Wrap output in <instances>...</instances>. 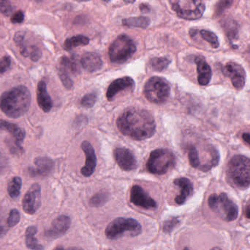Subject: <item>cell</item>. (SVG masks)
<instances>
[{
    "instance_id": "3",
    "label": "cell",
    "mask_w": 250,
    "mask_h": 250,
    "mask_svg": "<svg viewBox=\"0 0 250 250\" xmlns=\"http://www.w3.org/2000/svg\"><path fill=\"white\" fill-rule=\"evenodd\" d=\"M228 177L233 184L241 189L250 185V159L242 155H236L229 161Z\"/></svg>"
},
{
    "instance_id": "17",
    "label": "cell",
    "mask_w": 250,
    "mask_h": 250,
    "mask_svg": "<svg viewBox=\"0 0 250 250\" xmlns=\"http://www.w3.org/2000/svg\"><path fill=\"white\" fill-rule=\"evenodd\" d=\"M34 162L35 167L28 169L29 176L32 177H45L49 176L54 170V161L48 157H38Z\"/></svg>"
},
{
    "instance_id": "14",
    "label": "cell",
    "mask_w": 250,
    "mask_h": 250,
    "mask_svg": "<svg viewBox=\"0 0 250 250\" xmlns=\"http://www.w3.org/2000/svg\"><path fill=\"white\" fill-rule=\"evenodd\" d=\"M114 159L119 167L129 172L137 167V160L132 151L126 148H117L114 151Z\"/></svg>"
},
{
    "instance_id": "21",
    "label": "cell",
    "mask_w": 250,
    "mask_h": 250,
    "mask_svg": "<svg viewBox=\"0 0 250 250\" xmlns=\"http://www.w3.org/2000/svg\"><path fill=\"white\" fill-rule=\"evenodd\" d=\"M176 186H179L181 189L180 194L176 197L175 202L177 205H183L188 198L192 195L193 192V185L190 180L187 178H179L175 179L173 182Z\"/></svg>"
},
{
    "instance_id": "36",
    "label": "cell",
    "mask_w": 250,
    "mask_h": 250,
    "mask_svg": "<svg viewBox=\"0 0 250 250\" xmlns=\"http://www.w3.org/2000/svg\"><path fill=\"white\" fill-rule=\"evenodd\" d=\"M179 220L177 217H172L167 219L163 224V232L166 233H170L174 230L175 227L179 225Z\"/></svg>"
},
{
    "instance_id": "47",
    "label": "cell",
    "mask_w": 250,
    "mask_h": 250,
    "mask_svg": "<svg viewBox=\"0 0 250 250\" xmlns=\"http://www.w3.org/2000/svg\"><path fill=\"white\" fill-rule=\"evenodd\" d=\"M103 1H111V0H103ZM123 1H124L125 2L129 3V4H131V3L135 2V0H123Z\"/></svg>"
},
{
    "instance_id": "11",
    "label": "cell",
    "mask_w": 250,
    "mask_h": 250,
    "mask_svg": "<svg viewBox=\"0 0 250 250\" xmlns=\"http://www.w3.org/2000/svg\"><path fill=\"white\" fill-rule=\"evenodd\" d=\"M41 205V187L34 183L26 192L22 201L23 211L29 215L37 212Z\"/></svg>"
},
{
    "instance_id": "2",
    "label": "cell",
    "mask_w": 250,
    "mask_h": 250,
    "mask_svg": "<svg viewBox=\"0 0 250 250\" xmlns=\"http://www.w3.org/2000/svg\"><path fill=\"white\" fill-rule=\"evenodd\" d=\"M31 101L30 91L26 86L19 85L1 94L0 109L8 117L19 118L27 113Z\"/></svg>"
},
{
    "instance_id": "19",
    "label": "cell",
    "mask_w": 250,
    "mask_h": 250,
    "mask_svg": "<svg viewBox=\"0 0 250 250\" xmlns=\"http://www.w3.org/2000/svg\"><path fill=\"white\" fill-rule=\"evenodd\" d=\"M134 85H135V82L129 76H125V77L116 79L108 86L106 92L107 99L110 101H112L119 92L127 88H132Z\"/></svg>"
},
{
    "instance_id": "20",
    "label": "cell",
    "mask_w": 250,
    "mask_h": 250,
    "mask_svg": "<svg viewBox=\"0 0 250 250\" xmlns=\"http://www.w3.org/2000/svg\"><path fill=\"white\" fill-rule=\"evenodd\" d=\"M195 63L197 65L198 83L201 86H206L209 83L212 76L211 67L201 56L195 57Z\"/></svg>"
},
{
    "instance_id": "44",
    "label": "cell",
    "mask_w": 250,
    "mask_h": 250,
    "mask_svg": "<svg viewBox=\"0 0 250 250\" xmlns=\"http://www.w3.org/2000/svg\"><path fill=\"white\" fill-rule=\"evenodd\" d=\"M140 9H141V11L144 12V13H148L149 11V7L147 4H143L140 5Z\"/></svg>"
},
{
    "instance_id": "18",
    "label": "cell",
    "mask_w": 250,
    "mask_h": 250,
    "mask_svg": "<svg viewBox=\"0 0 250 250\" xmlns=\"http://www.w3.org/2000/svg\"><path fill=\"white\" fill-rule=\"evenodd\" d=\"M0 131H6L12 135L15 139V149L13 153L17 154L18 151H22V148L21 146L22 142H23L26 132L24 129L19 127L14 123H9L4 120H0Z\"/></svg>"
},
{
    "instance_id": "43",
    "label": "cell",
    "mask_w": 250,
    "mask_h": 250,
    "mask_svg": "<svg viewBox=\"0 0 250 250\" xmlns=\"http://www.w3.org/2000/svg\"><path fill=\"white\" fill-rule=\"evenodd\" d=\"M7 160L4 155L0 153V173H3L7 167Z\"/></svg>"
},
{
    "instance_id": "22",
    "label": "cell",
    "mask_w": 250,
    "mask_h": 250,
    "mask_svg": "<svg viewBox=\"0 0 250 250\" xmlns=\"http://www.w3.org/2000/svg\"><path fill=\"white\" fill-rule=\"evenodd\" d=\"M37 101L40 108L44 113H49L53 107L52 99L47 91V85L44 81L38 83L37 89Z\"/></svg>"
},
{
    "instance_id": "45",
    "label": "cell",
    "mask_w": 250,
    "mask_h": 250,
    "mask_svg": "<svg viewBox=\"0 0 250 250\" xmlns=\"http://www.w3.org/2000/svg\"><path fill=\"white\" fill-rule=\"evenodd\" d=\"M242 138L245 142H248L250 145V135L249 133H244L242 135Z\"/></svg>"
},
{
    "instance_id": "25",
    "label": "cell",
    "mask_w": 250,
    "mask_h": 250,
    "mask_svg": "<svg viewBox=\"0 0 250 250\" xmlns=\"http://www.w3.org/2000/svg\"><path fill=\"white\" fill-rule=\"evenodd\" d=\"M151 21L148 18L144 16H138V17H131L125 19L123 20L124 26L129 27H138L146 29L149 26Z\"/></svg>"
},
{
    "instance_id": "48",
    "label": "cell",
    "mask_w": 250,
    "mask_h": 250,
    "mask_svg": "<svg viewBox=\"0 0 250 250\" xmlns=\"http://www.w3.org/2000/svg\"><path fill=\"white\" fill-rule=\"evenodd\" d=\"M79 1H89V0H79Z\"/></svg>"
},
{
    "instance_id": "16",
    "label": "cell",
    "mask_w": 250,
    "mask_h": 250,
    "mask_svg": "<svg viewBox=\"0 0 250 250\" xmlns=\"http://www.w3.org/2000/svg\"><path fill=\"white\" fill-rule=\"evenodd\" d=\"M82 149L86 157V162L81 172L84 177H90L95 172L97 166V157L95 149L92 144L88 141H83L82 142Z\"/></svg>"
},
{
    "instance_id": "9",
    "label": "cell",
    "mask_w": 250,
    "mask_h": 250,
    "mask_svg": "<svg viewBox=\"0 0 250 250\" xmlns=\"http://www.w3.org/2000/svg\"><path fill=\"white\" fill-rule=\"evenodd\" d=\"M170 4L177 16L186 20L200 19L206 9L203 0H170Z\"/></svg>"
},
{
    "instance_id": "7",
    "label": "cell",
    "mask_w": 250,
    "mask_h": 250,
    "mask_svg": "<svg viewBox=\"0 0 250 250\" xmlns=\"http://www.w3.org/2000/svg\"><path fill=\"white\" fill-rule=\"evenodd\" d=\"M136 45L128 35H121L110 45L108 49L110 60L115 64H123L133 56Z\"/></svg>"
},
{
    "instance_id": "34",
    "label": "cell",
    "mask_w": 250,
    "mask_h": 250,
    "mask_svg": "<svg viewBox=\"0 0 250 250\" xmlns=\"http://www.w3.org/2000/svg\"><path fill=\"white\" fill-rule=\"evenodd\" d=\"M10 228V227L7 225V217H6L5 210L0 205V238L3 237Z\"/></svg>"
},
{
    "instance_id": "24",
    "label": "cell",
    "mask_w": 250,
    "mask_h": 250,
    "mask_svg": "<svg viewBox=\"0 0 250 250\" xmlns=\"http://www.w3.org/2000/svg\"><path fill=\"white\" fill-rule=\"evenodd\" d=\"M81 60L76 54L70 57H62L60 60V66L65 68L67 71L73 73H79L81 72Z\"/></svg>"
},
{
    "instance_id": "29",
    "label": "cell",
    "mask_w": 250,
    "mask_h": 250,
    "mask_svg": "<svg viewBox=\"0 0 250 250\" xmlns=\"http://www.w3.org/2000/svg\"><path fill=\"white\" fill-rule=\"evenodd\" d=\"M22 181L20 177H14L7 185V192L12 199H16L20 195Z\"/></svg>"
},
{
    "instance_id": "12",
    "label": "cell",
    "mask_w": 250,
    "mask_h": 250,
    "mask_svg": "<svg viewBox=\"0 0 250 250\" xmlns=\"http://www.w3.org/2000/svg\"><path fill=\"white\" fill-rule=\"evenodd\" d=\"M129 201L135 206L144 209H155L157 208V202L138 185H134L131 188Z\"/></svg>"
},
{
    "instance_id": "40",
    "label": "cell",
    "mask_w": 250,
    "mask_h": 250,
    "mask_svg": "<svg viewBox=\"0 0 250 250\" xmlns=\"http://www.w3.org/2000/svg\"><path fill=\"white\" fill-rule=\"evenodd\" d=\"M23 20H24V13L21 10L16 12L10 19L13 23H21L23 22Z\"/></svg>"
},
{
    "instance_id": "8",
    "label": "cell",
    "mask_w": 250,
    "mask_h": 250,
    "mask_svg": "<svg viewBox=\"0 0 250 250\" xmlns=\"http://www.w3.org/2000/svg\"><path fill=\"white\" fill-rule=\"evenodd\" d=\"M144 93L150 102L156 104H163L170 96V87L168 82L163 78L153 76L145 84Z\"/></svg>"
},
{
    "instance_id": "39",
    "label": "cell",
    "mask_w": 250,
    "mask_h": 250,
    "mask_svg": "<svg viewBox=\"0 0 250 250\" xmlns=\"http://www.w3.org/2000/svg\"><path fill=\"white\" fill-rule=\"evenodd\" d=\"M11 66V58L10 56L5 55L0 59V73H5L10 69Z\"/></svg>"
},
{
    "instance_id": "33",
    "label": "cell",
    "mask_w": 250,
    "mask_h": 250,
    "mask_svg": "<svg viewBox=\"0 0 250 250\" xmlns=\"http://www.w3.org/2000/svg\"><path fill=\"white\" fill-rule=\"evenodd\" d=\"M188 157H189V164L192 167L198 168L200 167L199 154H198V150L193 145L189 146Z\"/></svg>"
},
{
    "instance_id": "26",
    "label": "cell",
    "mask_w": 250,
    "mask_h": 250,
    "mask_svg": "<svg viewBox=\"0 0 250 250\" xmlns=\"http://www.w3.org/2000/svg\"><path fill=\"white\" fill-rule=\"evenodd\" d=\"M38 232V229L35 226H30L27 227L25 233L26 236V245L30 250H42L43 248L39 245L38 239L35 238V234Z\"/></svg>"
},
{
    "instance_id": "15",
    "label": "cell",
    "mask_w": 250,
    "mask_h": 250,
    "mask_svg": "<svg viewBox=\"0 0 250 250\" xmlns=\"http://www.w3.org/2000/svg\"><path fill=\"white\" fill-rule=\"evenodd\" d=\"M71 225V220L66 215H60L53 221L51 228L45 230V237L56 239L67 233Z\"/></svg>"
},
{
    "instance_id": "4",
    "label": "cell",
    "mask_w": 250,
    "mask_h": 250,
    "mask_svg": "<svg viewBox=\"0 0 250 250\" xmlns=\"http://www.w3.org/2000/svg\"><path fill=\"white\" fill-rule=\"evenodd\" d=\"M176 165V157L170 150L159 148L151 151L146 162L147 170L151 174H166Z\"/></svg>"
},
{
    "instance_id": "37",
    "label": "cell",
    "mask_w": 250,
    "mask_h": 250,
    "mask_svg": "<svg viewBox=\"0 0 250 250\" xmlns=\"http://www.w3.org/2000/svg\"><path fill=\"white\" fill-rule=\"evenodd\" d=\"M20 213L17 209H12L7 217V225L9 227H13L16 226L20 221Z\"/></svg>"
},
{
    "instance_id": "23",
    "label": "cell",
    "mask_w": 250,
    "mask_h": 250,
    "mask_svg": "<svg viewBox=\"0 0 250 250\" xmlns=\"http://www.w3.org/2000/svg\"><path fill=\"white\" fill-rule=\"evenodd\" d=\"M82 66L86 71L93 73L102 68L103 61L99 54L95 52H86L81 58Z\"/></svg>"
},
{
    "instance_id": "30",
    "label": "cell",
    "mask_w": 250,
    "mask_h": 250,
    "mask_svg": "<svg viewBox=\"0 0 250 250\" xmlns=\"http://www.w3.org/2000/svg\"><path fill=\"white\" fill-rule=\"evenodd\" d=\"M110 195L107 192H100L94 195L89 200V205L92 207H101L105 205L108 200Z\"/></svg>"
},
{
    "instance_id": "27",
    "label": "cell",
    "mask_w": 250,
    "mask_h": 250,
    "mask_svg": "<svg viewBox=\"0 0 250 250\" xmlns=\"http://www.w3.org/2000/svg\"><path fill=\"white\" fill-rule=\"evenodd\" d=\"M89 39L87 37L83 35H76L67 38L64 43V49L70 51L72 48H76L80 45H86L89 44Z\"/></svg>"
},
{
    "instance_id": "5",
    "label": "cell",
    "mask_w": 250,
    "mask_h": 250,
    "mask_svg": "<svg viewBox=\"0 0 250 250\" xmlns=\"http://www.w3.org/2000/svg\"><path fill=\"white\" fill-rule=\"evenodd\" d=\"M142 233L141 224L135 219L119 217L108 224L105 230V236L110 240H116L129 233L132 237L139 236Z\"/></svg>"
},
{
    "instance_id": "46",
    "label": "cell",
    "mask_w": 250,
    "mask_h": 250,
    "mask_svg": "<svg viewBox=\"0 0 250 250\" xmlns=\"http://www.w3.org/2000/svg\"><path fill=\"white\" fill-rule=\"evenodd\" d=\"M245 216H246L247 218L250 220V201L248 205H247L246 209H245Z\"/></svg>"
},
{
    "instance_id": "31",
    "label": "cell",
    "mask_w": 250,
    "mask_h": 250,
    "mask_svg": "<svg viewBox=\"0 0 250 250\" xmlns=\"http://www.w3.org/2000/svg\"><path fill=\"white\" fill-rule=\"evenodd\" d=\"M200 34H201V38L204 41L208 42L212 48H218L220 43H219L218 38L214 32L211 31L206 30V29H201L200 31Z\"/></svg>"
},
{
    "instance_id": "28",
    "label": "cell",
    "mask_w": 250,
    "mask_h": 250,
    "mask_svg": "<svg viewBox=\"0 0 250 250\" xmlns=\"http://www.w3.org/2000/svg\"><path fill=\"white\" fill-rule=\"evenodd\" d=\"M171 63L170 58L167 57H153L150 60L149 67L155 71H163L168 67Z\"/></svg>"
},
{
    "instance_id": "38",
    "label": "cell",
    "mask_w": 250,
    "mask_h": 250,
    "mask_svg": "<svg viewBox=\"0 0 250 250\" xmlns=\"http://www.w3.org/2000/svg\"><path fill=\"white\" fill-rule=\"evenodd\" d=\"M13 10V7L10 0H0V13L8 16L11 14Z\"/></svg>"
},
{
    "instance_id": "35",
    "label": "cell",
    "mask_w": 250,
    "mask_h": 250,
    "mask_svg": "<svg viewBox=\"0 0 250 250\" xmlns=\"http://www.w3.org/2000/svg\"><path fill=\"white\" fill-rule=\"evenodd\" d=\"M98 99V95L95 92L86 94L81 100V105L84 108H92Z\"/></svg>"
},
{
    "instance_id": "42",
    "label": "cell",
    "mask_w": 250,
    "mask_h": 250,
    "mask_svg": "<svg viewBox=\"0 0 250 250\" xmlns=\"http://www.w3.org/2000/svg\"><path fill=\"white\" fill-rule=\"evenodd\" d=\"M233 23H234V22H232V23H230V26H230V23H229V25H228V23L226 24V26H227L226 29L228 30V35H229L230 39H234L236 35H237V29H235L236 24H233Z\"/></svg>"
},
{
    "instance_id": "6",
    "label": "cell",
    "mask_w": 250,
    "mask_h": 250,
    "mask_svg": "<svg viewBox=\"0 0 250 250\" xmlns=\"http://www.w3.org/2000/svg\"><path fill=\"white\" fill-rule=\"evenodd\" d=\"M209 208L225 221L232 222L237 219L239 209L235 203L226 193L212 194L208 200Z\"/></svg>"
},
{
    "instance_id": "10",
    "label": "cell",
    "mask_w": 250,
    "mask_h": 250,
    "mask_svg": "<svg viewBox=\"0 0 250 250\" xmlns=\"http://www.w3.org/2000/svg\"><path fill=\"white\" fill-rule=\"evenodd\" d=\"M14 41L19 47V51L23 57L37 62L42 57V51L37 44L32 41V36L26 31H19L15 34Z\"/></svg>"
},
{
    "instance_id": "49",
    "label": "cell",
    "mask_w": 250,
    "mask_h": 250,
    "mask_svg": "<svg viewBox=\"0 0 250 250\" xmlns=\"http://www.w3.org/2000/svg\"></svg>"
},
{
    "instance_id": "32",
    "label": "cell",
    "mask_w": 250,
    "mask_h": 250,
    "mask_svg": "<svg viewBox=\"0 0 250 250\" xmlns=\"http://www.w3.org/2000/svg\"><path fill=\"white\" fill-rule=\"evenodd\" d=\"M58 74L64 88H67V90L72 89L73 87V82L69 76V71L64 68L59 66Z\"/></svg>"
},
{
    "instance_id": "1",
    "label": "cell",
    "mask_w": 250,
    "mask_h": 250,
    "mask_svg": "<svg viewBox=\"0 0 250 250\" xmlns=\"http://www.w3.org/2000/svg\"><path fill=\"white\" fill-rule=\"evenodd\" d=\"M117 126L122 134L135 140H143L154 136L156 122L152 114L142 109L125 110L117 120Z\"/></svg>"
},
{
    "instance_id": "13",
    "label": "cell",
    "mask_w": 250,
    "mask_h": 250,
    "mask_svg": "<svg viewBox=\"0 0 250 250\" xmlns=\"http://www.w3.org/2000/svg\"><path fill=\"white\" fill-rule=\"evenodd\" d=\"M223 73L230 78L233 87L236 89L242 90L245 85V70L242 66L233 62H229L225 66Z\"/></svg>"
},
{
    "instance_id": "41",
    "label": "cell",
    "mask_w": 250,
    "mask_h": 250,
    "mask_svg": "<svg viewBox=\"0 0 250 250\" xmlns=\"http://www.w3.org/2000/svg\"><path fill=\"white\" fill-rule=\"evenodd\" d=\"M233 3V0H221L218 4L217 5V13H220L225 10V9L228 8L230 7Z\"/></svg>"
}]
</instances>
